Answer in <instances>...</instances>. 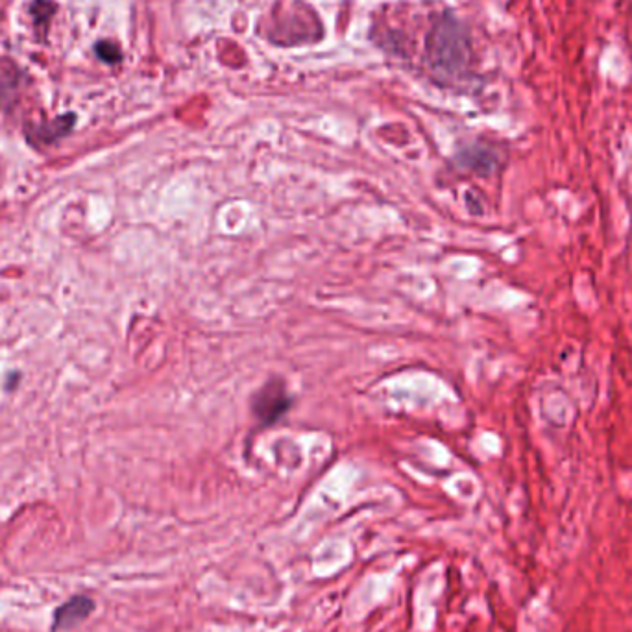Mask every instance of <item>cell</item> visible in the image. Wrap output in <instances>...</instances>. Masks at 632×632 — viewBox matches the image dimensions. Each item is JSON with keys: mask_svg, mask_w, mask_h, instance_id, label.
Instances as JSON below:
<instances>
[{"mask_svg": "<svg viewBox=\"0 0 632 632\" xmlns=\"http://www.w3.org/2000/svg\"><path fill=\"white\" fill-rule=\"evenodd\" d=\"M470 36L466 26L446 12L431 28L426 39L429 67L437 76H461L470 64Z\"/></svg>", "mask_w": 632, "mask_h": 632, "instance_id": "obj_1", "label": "cell"}, {"mask_svg": "<svg viewBox=\"0 0 632 632\" xmlns=\"http://www.w3.org/2000/svg\"><path fill=\"white\" fill-rule=\"evenodd\" d=\"M95 612V601L91 597L85 595H74L62 607H57L54 610V621H52V630L54 632H64L76 628L80 623H83L89 616Z\"/></svg>", "mask_w": 632, "mask_h": 632, "instance_id": "obj_2", "label": "cell"}, {"mask_svg": "<svg viewBox=\"0 0 632 632\" xmlns=\"http://www.w3.org/2000/svg\"><path fill=\"white\" fill-rule=\"evenodd\" d=\"M287 403L283 388H276V385L270 383L255 398V414L264 421H274L287 409Z\"/></svg>", "mask_w": 632, "mask_h": 632, "instance_id": "obj_3", "label": "cell"}, {"mask_svg": "<svg viewBox=\"0 0 632 632\" xmlns=\"http://www.w3.org/2000/svg\"><path fill=\"white\" fill-rule=\"evenodd\" d=\"M97 54H99V57L102 59V62H106L109 65L123 62V50H120L118 45H115L111 41H100L97 45Z\"/></svg>", "mask_w": 632, "mask_h": 632, "instance_id": "obj_4", "label": "cell"}]
</instances>
